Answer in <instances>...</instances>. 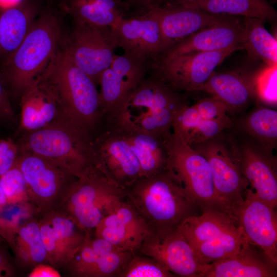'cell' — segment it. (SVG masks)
Masks as SVG:
<instances>
[{
  "label": "cell",
  "instance_id": "b9f144b4",
  "mask_svg": "<svg viewBox=\"0 0 277 277\" xmlns=\"http://www.w3.org/2000/svg\"><path fill=\"white\" fill-rule=\"evenodd\" d=\"M59 273L55 270L53 267L45 264H39L33 267V269L30 274L31 277H45V276H60Z\"/></svg>",
  "mask_w": 277,
  "mask_h": 277
},
{
  "label": "cell",
  "instance_id": "cb8c5ba5",
  "mask_svg": "<svg viewBox=\"0 0 277 277\" xmlns=\"http://www.w3.org/2000/svg\"><path fill=\"white\" fill-rule=\"evenodd\" d=\"M21 95L19 129L24 132L55 124L69 123L63 118L55 97L40 78Z\"/></svg>",
  "mask_w": 277,
  "mask_h": 277
},
{
  "label": "cell",
  "instance_id": "83f0119b",
  "mask_svg": "<svg viewBox=\"0 0 277 277\" xmlns=\"http://www.w3.org/2000/svg\"><path fill=\"white\" fill-rule=\"evenodd\" d=\"M35 7L23 1L0 10V62L20 45L35 20Z\"/></svg>",
  "mask_w": 277,
  "mask_h": 277
},
{
  "label": "cell",
  "instance_id": "ab89813d",
  "mask_svg": "<svg viewBox=\"0 0 277 277\" xmlns=\"http://www.w3.org/2000/svg\"><path fill=\"white\" fill-rule=\"evenodd\" d=\"M15 113L10 103L6 85L0 73V119L13 120Z\"/></svg>",
  "mask_w": 277,
  "mask_h": 277
},
{
  "label": "cell",
  "instance_id": "8992f818",
  "mask_svg": "<svg viewBox=\"0 0 277 277\" xmlns=\"http://www.w3.org/2000/svg\"><path fill=\"white\" fill-rule=\"evenodd\" d=\"M177 228L205 264L234 255L246 240L233 216L219 210L189 216Z\"/></svg>",
  "mask_w": 277,
  "mask_h": 277
},
{
  "label": "cell",
  "instance_id": "8d00e7d4",
  "mask_svg": "<svg viewBox=\"0 0 277 277\" xmlns=\"http://www.w3.org/2000/svg\"><path fill=\"white\" fill-rule=\"evenodd\" d=\"M255 93L263 102L276 103V66H268L255 74Z\"/></svg>",
  "mask_w": 277,
  "mask_h": 277
},
{
  "label": "cell",
  "instance_id": "ba28073f",
  "mask_svg": "<svg viewBox=\"0 0 277 277\" xmlns=\"http://www.w3.org/2000/svg\"><path fill=\"white\" fill-rule=\"evenodd\" d=\"M125 196V189L118 186L97 168L76 178L56 209L69 214L90 232Z\"/></svg>",
  "mask_w": 277,
  "mask_h": 277
},
{
  "label": "cell",
  "instance_id": "f1b7e54d",
  "mask_svg": "<svg viewBox=\"0 0 277 277\" xmlns=\"http://www.w3.org/2000/svg\"><path fill=\"white\" fill-rule=\"evenodd\" d=\"M64 7L75 23L109 27L128 12L123 0H64Z\"/></svg>",
  "mask_w": 277,
  "mask_h": 277
},
{
  "label": "cell",
  "instance_id": "f35d334b",
  "mask_svg": "<svg viewBox=\"0 0 277 277\" xmlns=\"http://www.w3.org/2000/svg\"><path fill=\"white\" fill-rule=\"evenodd\" d=\"M18 153V145L11 139L0 140V176L14 165Z\"/></svg>",
  "mask_w": 277,
  "mask_h": 277
},
{
  "label": "cell",
  "instance_id": "ee69618b",
  "mask_svg": "<svg viewBox=\"0 0 277 277\" xmlns=\"http://www.w3.org/2000/svg\"><path fill=\"white\" fill-rule=\"evenodd\" d=\"M202 1L203 0H162L158 5L171 4L187 6Z\"/></svg>",
  "mask_w": 277,
  "mask_h": 277
},
{
  "label": "cell",
  "instance_id": "f6af8a7d",
  "mask_svg": "<svg viewBox=\"0 0 277 277\" xmlns=\"http://www.w3.org/2000/svg\"><path fill=\"white\" fill-rule=\"evenodd\" d=\"M7 204L6 196L0 185V210Z\"/></svg>",
  "mask_w": 277,
  "mask_h": 277
},
{
  "label": "cell",
  "instance_id": "603a6c76",
  "mask_svg": "<svg viewBox=\"0 0 277 277\" xmlns=\"http://www.w3.org/2000/svg\"><path fill=\"white\" fill-rule=\"evenodd\" d=\"M247 143L236 149L242 173L261 200L276 209V164L270 153Z\"/></svg>",
  "mask_w": 277,
  "mask_h": 277
},
{
  "label": "cell",
  "instance_id": "7dc6e473",
  "mask_svg": "<svg viewBox=\"0 0 277 277\" xmlns=\"http://www.w3.org/2000/svg\"><path fill=\"white\" fill-rule=\"evenodd\" d=\"M2 238V236H1V235H0V238Z\"/></svg>",
  "mask_w": 277,
  "mask_h": 277
},
{
  "label": "cell",
  "instance_id": "4fadbf2b",
  "mask_svg": "<svg viewBox=\"0 0 277 277\" xmlns=\"http://www.w3.org/2000/svg\"><path fill=\"white\" fill-rule=\"evenodd\" d=\"M136 253L155 259L176 276L203 277L207 268L177 227L152 230Z\"/></svg>",
  "mask_w": 277,
  "mask_h": 277
},
{
  "label": "cell",
  "instance_id": "3957f363",
  "mask_svg": "<svg viewBox=\"0 0 277 277\" xmlns=\"http://www.w3.org/2000/svg\"><path fill=\"white\" fill-rule=\"evenodd\" d=\"M61 40V27L55 14L46 13L35 19L18 47L1 64L7 88L21 94L39 78L54 60Z\"/></svg>",
  "mask_w": 277,
  "mask_h": 277
},
{
  "label": "cell",
  "instance_id": "e0dca14e",
  "mask_svg": "<svg viewBox=\"0 0 277 277\" xmlns=\"http://www.w3.org/2000/svg\"><path fill=\"white\" fill-rule=\"evenodd\" d=\"M216 138L191 146L207 160L216 194L231 208L244 200L248 183L242 173L236 149L230 151Z\"/></svg>",
  "mask_w": 277,
  "mask_h": 277
},
{
  "label": "cell",
  "instance_id": "4316f807",
  "mask_svg": "<svg viewBox=\"0 0 277 277\" xmlns=\"http://www.w3.org/2000/svg\"><path fill=\"white\" fill-rule=\"evenodd\" d=\"M255 77V74L243 71H214L203 91L220 98L227 105L229 111L239 110L256 96Z\"/></svg>",
  "mask_w": 277,
  "mask_h": 277
},
{
  "label": "cell",
  "instance_id": "bcb514c9",
  "mask_svg": "<svg viewBox=\"0 0 277 277\" xmlns=\"http://www.w3.org/2000/svg\"><path fill=\"white\" fill-rule=\"evenodd\" d=\"M23 0H0V2L2 3H16L17 4L22 2Z\"/></svg>",
  "mask_w": 277,
  "mask_h": 277
},
{
  "label": "cell",
  "instance_id": "d4e9b609",
  "mask_svg": "<svg viewBox=\"0 0 277 277\" xmlns=\"http://www.w3.org/2000/svg\"><path fill=\"white\" fill-rule=\"evenodd\" d=\"M118 131L128 142L141 166V176L154 175L166 167V137L156 135L115 120L105 122Z\"/></svg>",
  "mask_w": 277,
  "mask_h": 277
},
{
  "label": "cell",
  "instance_id": "7c38bea8",
  "mask_svg": "<svg viewBox=\"0 0 277 277\" xmlns=\"http://www.w3.org/2000/svg\"><path fill=\"white\" fill-rule=\"evenodd\" d=\"M148 61L125 52L115 54L100 75L97 84L104 121L123 106L147 75Z\"/></svg>",
  "mask_w": 277,
  "mask_h": 277
},
{
  "label": "cell",
  "instance_id": "ac0fdd59",
  "mask_svg": "<svg viewBox=\"0 0 277 277\" xmlns=\"http://www.w3.org/2000/svg\"><path fill=\"white\" fill-rule=\"evenodd\" d=\"M94 236L135 254L152 229L125 196L94 229Z\"/></svg>",
  "mask_w": 277,
  "mask_h": 277
},
{
  "label": "cell",
  "instance_id": "d6a6232c",
  "mask_svg": "<svg viewBox=\"0 0 277 277\" xmlns=\"http://www.w3.org/2000/svg\"><path fill=\"white\" fill-rule=\"evenodd\" d=\"M245 49L249 55L264 62L267 66H276V39L265 28V22L258 18L244 17Z\"/></svg>",
  "mask_w": 277,
  "mask_h": 277
},
{
  "label": "cell",
  "instance_id": "f546056e",
  "mask_svg": "<svg viewBox=\"0 0 277 277\" xmlns=\"http://www.w3.org/2000/svg\"><path fill=\"white\" fill-rule=\"evenodd\" d=\"M231 125L203 117L192 106L182 108L172 124V134L187 144L192 146L217 137Z\"/></svg>",
  "mask_w": 277,
  "mask_h": 277
},
{
  "label": "cell",
  "instance_id": "7bdbcfd3",
  "mask_svg": "<svg viewBox=\"0 0 277 277\" xmlns=\"http://www.w3.org/2000/svg\"><path fill=\"white\" fill-rule=\"evenodd\" d=\"M13 275L12 266L5 254L0 249V277L11 276Z\"/></svg>",
  "mask_w": 277,
  "mask_h": 277
},
{
  "label": "cell",
  "instance_id": "484cf974",
  "mask_svg": "<svg viewBox=\"0 0 277 277\" xmlns=\"http://www.w3.org/2000/svg\"><path fill=\"white\" fill-rule=\"evenodd\" d=\"M246 240L229 258L207 264L203 277H276L277 265Z\"/></svg>",
  "mask_w": 277,
  "mask_h": 277
},
{
  "label": "cell",
  "instance_id": "1f68e13d",
  "mask_svg": "<svg viewBox=\"0 0 277 277\" xmlns=\"http://www.w3.org/2000/svg\"><path fill=\"white\" fill-rule=\"evenodd\" d=\"M11 245L18 260L25 265L35 267L48 263L37 218L30 217L18 225L13 233Z\"/></svg>",
  "mask_w": 277,
  "mask_h": 277
},
{
  "label": "cell",
  "instance_id": "ffe728a7",
  "mask_svg": "<svg viewBox=\"0 0 277 277\" xmlns=\"http://www.w3.org/2000/svg\"><path fill=\"white\" fill-rule=\"evenodd\" d=\"M110 28L117 47L125 52L149 60L163 52L160 22L148 11L125 16Z\"/></svg>",
  "mask_w": 277,
  "mask_h": 277
},
{
  "label": "cell",
  "instance_id": "44dd1931",
  "mask_svg": "<svg viewBox=\"0 0 277 277\" xmlns=\"http://www.w3.org/2000/svg\"><path fill=\"white\" fill-rule=\"evenodd\" d=\"M146 11L153 14L160 22L163 52L201 29L232 16L212 14L188 6L171 4L155 5Z\"/></svg>",
  "mask_w": 277,
  "mask_h": 277
},
{
  "label": "cell",
  "instance_id": "6da1fadb",
  "mask_svg": "<svg viewBox=\"0 0 277 277\" xmlns=\"http://www.w3.org/2000/svg\"><path fill=\"white\" fill-rule=\"evenodd\" d=\"M39 78L55 97L65 120L93 136L104 123L96 84L63 46Z\"/></svg>",
  "mask_w": 277,
  "mask_h": 277
},
{
  "label": "cell",
  "instance_id": "4dcf8cb0",
  "mask_svg": "<svg viewBox=\"0 0 277 277\" xmlns=\"http://www.w3.org/2000/svg\"><path fill=\"white\" fill-rule=\"evenodd\" d=\"M187 6L212 14L254 17L265 22L274 21L277 16L268 0H203Z\"/></svg>",
  "mask_w": 277,
  "mask_h": 277
},
{
  "label": "cell",
  "instance_id": "60d3db41",
  "mask_svg": "<svg viewBox=\"0 0 277 277\" xmlns=\"http://www.w3.org/2000/svg\"><path fill=\"white\" fill-rule=\"evenodd\" d=\"M162 0H125L128 12L132 10V14H138L144 12L160 4Z\"/></svg>",
  "mask_w": 277,
  "mask_h": 277
},
{
  "label": "cell",
  "instance_id": "30bf717a",
  "mask_svg": "<svg viewBox=\"0 0 277 277\" xmlns=\"http://www.w3.org/2000/svg\"><path fill=\"white\" fill-rule=\"evenodd\" d=\"M27 184L29 204L37 214L58 207L77 177L42 156L19 152L15 162Z\"/></svg>",
  "mask_w": 277,
  "mask_h": 277
},
{
  "label": "cell",
  "instance_id": "2e32d148",
  "mask_svg": "<svg viewBox=\"0 0 277 277\" xmlns=\"http://www.w3.org/2000/svg\"><path fill=\"white\" fill-rule=\"evenodd\" d=\"M37 215L48 263L53 267H65L84 244L90 232L59 209Z\"/></svg>",
  "mask_w": 277,
  "mask_h": 277
},
{
  "label": "cell",
  "instance_id": "7a4b0ae2",
  "mask_svg": "<svg viewBox=\"0 0 277 277\" xmlns=\"http://www.w3.org/2000/svg\"><path fill=\"white\" fill-rule=\"evenodd\" d=\"M126 197L152 230L177 227L197 215V205L172 171L166 167L140 176L125 189Z\"/></svg>",
  "mask_w": 277,
  "mask_h": 277
},
{
  "label": "cell",
  "instance_id": "d6986e66",
  "mask_svg": "<svg viewBox=\"0 0 277 277\" xmlns=\"http://www.w3.org/2000/svg\"><path fill=\"white\" fill-rule=\"evenodd\" d=\"M116 249L105 239L89 235L65 267L74 276H118L134 254Z\"/></svg>",
  "mask_w": 277,
  "mask_h": 277
},
{
  "label": "cell",
  "instance_id": "74e56055",
  "mask_svg": "<svg viewBox=\"0 0 277 277\" xmlns=\"http://www.w3.org/2000/svg\"><path fill=\"white\" fill-rule=\"evenodd\" d=\"M192 106L205 118L232 125L227 105L216 96L201 100Z\"/></svg>",
  "mask_w": 277,
  "mask_h": 277
},
{
  "label": "cell",
  "instance_id": "9a60e30c",
  "mask_svg": "<svg viewBox=\"0 0 277 277\" xmlns=\"http://www.w3.org/2000/svg\"><path fill=\"white\" fill-rule=\"evenodd\" d=\"M98 167L120 187L125 189L141 176L140 162L125 137L104 123L92 137Z\"/></svg>",
  "mask_w": 277,
  "mask_h": 277
},
{
  "label": "cell",
  "instance_id": "5b68a950",
  "mask_svg": "<svg viewBox=\"0 0 277 277\" xmlns=\"http://www.w3.org/2000/svg\"><path fill=\"white\" fill-rule=\"evenodd\" d=\"M188 105L186 94L148 73L123 106L106 120H115L166 136L171 132L176 114Z\"/></svg>",
  "mask_w": 277,
  "mask_h": 277
},
{
  "label": "cell",
  "instance_id": "d590c367",
  "mask_svg": "<svg viewBox=\"0 0 277 277\" xmlns=\"http://www.w3.org/2000/svg\"><path fill=\"white\" fill-rule=\"evenodd\" d=\"M0 185L6 196L7 203H29L27 184L15 163L0 176Z\"/></svg>",
  "mask_w": 277,
  "mask_h": 277
},
{
  "label": "cell",
  "instance_id": "9c48e42d",
  "mask_svg": "<svg viewBox=\"0 0 277 277\" xmlns=\"http://www.w3.org/2000/svg\"><path fill=\"white\" fill-rule=\"evenodd\" d=\"M244 49L234 47L216 51L191 52L173 57H154L148 61V73L179 92L203 91L204 86L226 57Z\"/></svg>",
  "mask_w": 277,
  "mask_h": 277
},
{
  "label": "cell",
  "instance_id": "836d02e7",
  "mask_svg": "<svg viewBox=\"0 0 277 277\" xmlns=\"http://www.w3.org/2000/svg\"><path fill=\"white\" fill-rule=\"evenodd\" d=\"M246 131L260 143L261 148L271 153L277 138V111L265 107L259 108L245 121Z\"/></svg>",
  "mask_w": 277,
  "mask_h": 277
},
{
  "label": "cell",
  "instance_id": "8fae6325",
  "mask_svg": "<svg viewBox=\"0 0 277 277\" xmlns=\"http://www.w3.org/2000/svg\"><path fill=\"white\" fill-rule=\"evenodd\" d=\"M63 47L73 62L96 84L101 73L110 66L117 48L110 27L75 23Z\"/></svg>",
  "mask_w": 277,
  "mask_h": 277
},
{
  "label": "cell",
  "instance_id": "277c9868",
  "mask_svg": "<svg viewBox=\"0 0 277 277\" xmlns=\"http://www.w3.org/2000/svg\"><path fill=\"white\" fill-rule=\"evenodd\" d=\"M17 145L19 152L49 160L77 178L99 168L92 137L69 123L25 132Z\"/></svg>",
  "mask_w": 277,
  "mask_h": 277
},
{
  "label": "cell",
  "instance_id": "52a82bcc",
  "mask_svg": "<svg viewBox=\"0 0 277 277\" xmlns=\"http://www.w3.org/2000/svg\"><path fill=\"white\" fill-rule=\"evenodd\" d=\"M166 167L173 172L201 212L219 210L232 215L231 207L217 196L206 157L174 136L166 137Z\"/></svg>",
  "mask_w": 277,
  "mask_h": 277
},
{
  "label": "cell",
  "instance_id": "7402d4cb",
  "mask_svg": "<svg viewBox=\"0 0 277 277\" xmlns=\"http://www.w3.org/2000/svg\"><path fill=\"white\" fill-rule=\"evenodd\" d=\"M239 17L232 15L202 29L155 57L168 59L191 52L216 51L234 47L245 49V31Z\"/></svg>",
  "mask_w": 277,
  "mask_h": 277
},
{
  "label": "cell",
  "instance_id": "e575fe53",
  "mask_svg": "<svg viewBox=\"0 0 277 277\" xmlns=\"http://www.w3.org/2000/svg\"><path fill=\"white\" fill-rule=\"evenodd\" d=\"M175 274L168 270L155 259L135 253L120 273L118 277H173Z\"/></svg>",
  "mask_w": 277,
  "mask_h": 277
},
{
  "label": "cell",
  "instance_id": "5bb4252c",
  "mask_svg": "<svg viewBox=\"0 0 277 277\" xmlns=\"http://www.w3.org/2000/svg\"><path fill=\"white\" fill-rule=\"evenodd\" d=\"M275 208L247 188L244 199L231 212L246 239L277 265V216Z\"/></svg>",
  "mask_w": 277,
  "mask_h": 277
}]
</instances>
